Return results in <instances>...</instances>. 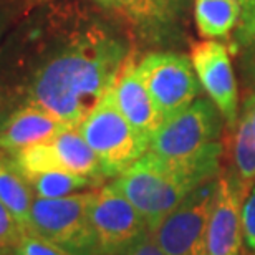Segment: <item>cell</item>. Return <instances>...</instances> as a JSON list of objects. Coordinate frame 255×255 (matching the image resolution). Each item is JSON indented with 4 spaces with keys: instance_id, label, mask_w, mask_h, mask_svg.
<instances>
[{
    "instance_id": "7c38bea8",
    "label": "cell",
    "mask_w": 255,
    "mask_h": 255,
    "mask_svg": "<svg viewBox=\"0 0 255 255\" xmlns=\"http://www.w3.org/2000/svg\"><path fill=\"white\" fill-rule=\"evenodd\" d=\"M65 128V123L38 106H18L0 123V149L15 154L28 146L50 141Z\"/></svg>"
},
{
    "instance_id": "8fae6325",
    "label": "cell",
    "mask_w": 255,
    "mask_h": 255,
    "mask_svg": "<svg viewBox=\"0 0 255 255\" xmlns=\"http://www.w3.org/2000/svg\"><path fill=\"white\" fill-rule=\"evenodd\" d=\"M111 95L118 110L129 121V125L149 141L152 132L162 123V116L156 110L149 91L137 73L132 55L121 68L115 86L111 88Z\"/></svg>"
},
{
    "instance_id": "8992f818",
    "label": "cell",
    "mask_w": 255,
    "mask_h": 255,
    "mask_svg": "<svg viewBox=\"0 0 255 255\" xmlns=\"http://www.w3.org/2000/svg\"><path fill=\"white\" fill-rule=\"evenodd\" d=\"M217 177L192 191L151 231L166 255H207V227Z\"/></svg>"
},
{
    "instance_id": "d6986e66",
    "label": "cell",
    "mask_w": 255,
    "mask_h": 255,
    "mask_svg": "<svg viewBox=\"0 0 255 255\" xmlns=\"http://www.w3.org/2000/svg\"><path fill=\"white\" fill-rule=\"evenodd\" d=\"M27 181L33 191L35 197L43 199H55V197H65L71 194L88 189V187L100 186V182L90 177L73 174L70 171H48L40 172V174L27 176Z\"/></svg>"
},
{
    "instance_id": "9c48e42d",
    "label": "cell",
    "mask_w": 255,
    "mask_h": 255,
    "mask_svg": "<svg viewBox=\"0 0 255 255\" xmlns=\"http://www.w3.org/2000/svg\"><path fill=\"white\" fill-rule=\"evenodd\" d=\"M191 63L204 91L234 129L239 120V88L229 48L217 40H201L191 47Z\"/></svg>"
},
{
    "instance_id": "7402d4cb",
    "label": "cell",
    "mask_w": 255,
    "mask_h": 255,
    "mask_svg": "<svg viewBox=\"0 0 255 255\" xmlns=\"http://www.w3.org/2000/svg\"><path fill=\"white\" fill-rule=\"evenodd\" d=\"M242 236L244 244L255 255V186L242 204Z\"/></svg>"
},
{
    "instance_id": "5bb4252c",
    "label": "cell",
    "mask_w": 255,
    "mask_h": 255,
    "mask_svg": "<svg viewBox=\"0 0 255 255\" xmlns=\"http://www.w3.org/2000/svg\"><path fill=\"white\" fill-rule=\"evenodd\" d=\"M33 199L32 187L17 162L8 152L0 149V201L25 229L28 224Z\"/></svg>"
},
{
    "instance_id": "4fadbf2b",
    "label": "cell",
    "mask_w": 255,
    "mask_h": 255,
    "mask_svg": "<svg viewBox=\"0 0 255 255\" xmlns=\"http://www.w3.org/2000/svg\"><path fill=\"white\" fill-rule=\"evenodd\" d=\"M50 142H52L60 162L66 171L95 179L100 184L101 181L106 179L103 176L100 159L96 157L85 137L81 136L78 128L66 126L63 131H60L57 136L52 137Z\"/></svg>"
},
{
    "instance_id": "83f0119b",
    "label": "cell",
    "mask_w": 255,
    "mask_h": 255,
    "mask_svg": "<svg viewBox=\"0 0 255 255\" xmlns=\"http://www.w3.org/2000/svg\"><path fill=\"white\" fill-rule=\"evenodd\" d=\"M242 255H247V254H244V252H242Z\"/></svg>"
},
{
    "instance_id": "ffe728a7",
    "label": "cell",
    "mask_w": 255,
    "mask_h": 255,
    "mask_svg": "<svg viewBox=\"0 0 255 255\" xmlns=\"http://www.w3.org/2000/svg\"><path fill=\"white\" fill-rule=\"evenodd\" d=\"M27 229L20 224L7 206L0 201V254L10 255L27 236Z\"/></svg>"
},
{
    "instance_id": "2e32d148",
    "label": "cell",
    "mask_w": 255,
    "mask_h": 255,
    "mask_svg": "<svg viewBox=\"0 0 255 255\" xmlns=\"http://www.w3.org/2000/svg\"><path fill=\"white\" fill-rule=\"evenodd\" d=\"M242 13L239 0H194V20L204 38H227Z\"/></svg>"
},
{
    "instance_id": "6da1fadb",
    "label": "cell",
    "mask_w": 255,
    "mask_h": 255,
    "mask_svg": "<svg viewBox=\"0 0 255 255\" xmlns=\"http://www.w3.org/2000/svg\"><path fill=\"white\" fill-rule=\"evenodd\" d=\"M129 57V42L105 20L71 5L47 7L0 47V100L78 128Z\"/></svg>"
},
{
    "instance_id": "cb8c5ba5",
    "label": "cell",
    "mask_w": 255,
    "mask_h": 255,
    "mask_svg": "<svg viewBox=\"0 0 255 255\" xmlns=\"http://www.w3.org/2000/svg\"><path fill=\"white\" fill-rule=\"evenodd\" d=\"M22 18L20 15L12 12L10 8L0 7V47H2V40L5 38V35L8 33V30L17 23V20Z\"/></svg>"
},
{
    "instance_id": "9a60e30c",
    "label": "cell",
    "mask_w": 255,
    "mask_h": 255,
    "mask_svg": "<svg viewBox=\"0 0 255 255\" xmlns=\"http://www.w3.org/2000/svg\"><path fill=\"white\" fill-rule=\"evenodd\" d=\"M232 164L234 172L229 176L246 199L249 196V187L255 182V126L246 111H242L234 128Z\"/></svg>"
},
{
    "instance_id": "d4e9b609",
    "label": "cell",
    "mask_w": 255,
    "mask_h": 255,
    "mask_svg": "<svg viewBox=\"0 0 255 255\" xmlns=\"http://www.w3.org/2000/svg\"><path fill=\"white\" fill-rule=\"evenodd\" d=\"M96 3H100L101 7L110 8V10H116V12L123 13L125 17L128 15V10H129V2L131 0H95Z\"/></svg>"
},
{
    "instance_id": "277c9868",
    "label": "cell",
    "mask_w": 255,
    "mask_h": 255,
    "mask_svg": "<svg viewBox=\"0 0 255 255\" xmlns=\"http://www.w3.org/2000/svg\"><path fill=\"white\" fill-rule=\"evenodd\" d=\"M78 131L100 159L105 177H118L149 147V141L118 110L111 90L86 115Z\"/></svg>"
},
{
    "instance_id": "ba28073f",
    "label": "cell",
    "mask_w": 255,
    "mask_h": 255,
    "mask_svg": "<svg viewBox=\"0 0 255 255\" xmlns=\"http://www.w3.org/2000/svg\"><path fill=\"white\" fill-rule=\"evenodd\" d=\"M90 224L98 255H121L147 231L137 209L111 184L95 191Z\"/></svg>"
},
{
    "instance_id": "f1b7e54d",
    "label": "cell",
    "mask_w": 255,
    "mask_h": 255,
    "mask_svg": "<svg viewBox=\"0 0 255 255\" xmlns=\"http://www.w3.org/2000/svg\"><path fill=\"white\" fill-rule=\"evenodd\" d=\"M0 255H2V254H0Z\"/></svg>"
},
{
    "instance_id": "30bf717a",
    "label": "cell",
    "mask_w": 255,
    "mask_h": 255,
    "mask_svg": "<svg viewBox=\"0 0 255 255\" xmlns=\"http://www.w3.org/2000/svg\"><path fill=\"white\" fill-rule=\"evenodd\" d=\"M242 201L246 199L231 176H219L207 227V255H242Z\"/></svg>"
},
{
    "instance_id": "e0dca14e",
    "label": "cell",
    "mask_w": 255,
    "mask_h": 255,
    "mask_svg": "<svg viewBox=\"0 0 255 255\" xmlns=\"http://www.w3.org/2000/svg\"><path fill=\"white\" fill-rule=\"evenodd\" d=\"M191 0H131L126 18L149 30L174 27L186 17Z\"/></svg>"
},
{
    "instance_id": "603a6c76",
    "label": "cell",
    "mask_w": 255,
    "mask_h": 255,
    "mask_svg": "<svg viewBox=\"0 0 255 255\" xmlns=\"http://www.w3.org/2000/svg\"><path fill=\"white\" fill-rule=\"evenodd\" d=\"M121 255H166V252L162 251L154 236H152V232L147 229Z\"/></svg>"
},
{
    "instance_id": "ac0fdd59",
    "label": "cell",
    "mask_w": 255,
    "mask_h": 255,
    "mask_svg": "<svg viewBox=\"0 0 255 255\" xmlns=\"http://www.w3.org/2000/svg\"><path fill=\"white\" fill-rule=\"evenodd\" d=\"M237 60L241 78L247 88L255 90V0L242 8L231 38V50Z\"/></svg>"
},
{
    "instance_id": "4316f807",
    "label": "cell",
    "mask_w": 255,
    "mask_h": 255,
    "mask_svg": "<svg viewBox=\"0 0 255 255\" xmlns=\"http://www.w3.org/2000/svg\"><path fill=\"white\" fill-rule=\"evenodd\" d=\"M239 2H241V5H242V8H244V7H246V5H247L249 2H251V0H239Z\"/></svg>"
},
{
    "instance_id": "7a4b0ae2",
    "label": "cell",
    "mask_w": 255,
    "mask_h": 255,
    "mask_svg": "<svg viewBox=\"0 0 255 255\" xmlns=\"http://www.w3.org/2000/svg\"><path fill=\"white\" fill-rule=\"evenodd\" d=\"M224 147L219 144L192 161H166L146 151L111 186L137 209L147 229L157 227L192 191L216 179Z\"/></svg>"
},
{
    "instance_id": "5b68a950",
    "label": "cell",
    "mask_w": 255,
    "mask_h": 255,
    "mask_svg": "<svg viewBox=\"0 0 255 255\" xmlns=\"http://www.w3.org/2000/svg\"><path fill=\"white\" fill-rule=\"evenodd\" d=\"M95 191L65 197H35L27 232L63 249L70 255H98L90 224Z\"/></svg>"
},
{
    "instance_id": "52a82bcc",
    "label": "cell",
    "mask_w": 255,
    "mask_h": 255,
    "mask_svg": "<svg viewBox=\"0 0 255 255\" xmlns=\"http://www.w3.org/2000/svg\"><path fill=\"white\" fill-rule=\"evenodd\" d=\"M162 121L201 96V83L191 60L179 53H149L136 63Z\"/></svg>"
},
{
    "instance_id": "484cf974",
    "label": "cell",
    "mask_w": 255,
    "mask_h": 255,
    "mask_svg": "<svg viewBox=\"0 0 255 255\" xmlns=\"http://www.w3.org/2000/svg\"><path fill=\"white\" fill-rule=\"evenodd\" d=\"M242 111H246V113L251 116L252 123L255 126V91H252V93L246 98V101H244Z\"/></svg>"
},
{
    "instance_id": "3957f363",
    "label": "cell",
    "mask_w": 255,
    "mask_h": 255,
    "mask_svg": "<svg viewBox=\"0 0 255 255\" xmlns=\"http://www.w3.org/2000/svg\"><path fill=\"white\" fill-rule=\"evenodd\" d=\"M224 118L211 98L199 96L166 118L152 132L147 151L166 161H192L222 144Z\"/></svg>"
},
{
    "instance_id": "44dd1931",
    "label": "cell",
    "mask_w": 255,
    "mask_h": 255,
    "mask_svg": "<svg viewBox=\"0 0 255 255\" xmlns=\"http://www.w3.org/2000/svg\"><path fill=\"white\" fill-rule=\"evenodd\" d=\"M10 255H70V254L52 242L35 237L32 234H27L22 244Z\"/></svg>"
}]
</instances>
